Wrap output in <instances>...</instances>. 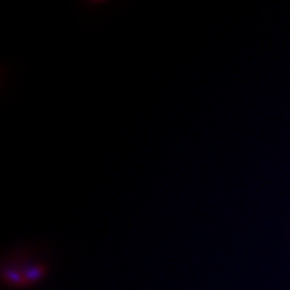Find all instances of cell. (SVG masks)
Segmentation results:
<instances>
[{"mask_svg": "<svg viewBox=\"0 0 290 290\" xmlns=\"http://www.w3.org/2000/svg\"><path fill=\"white\" fill-rule=\"evenodd\" d=\"M50 271L49 261L38 252L18 248L2 259L1 282L11 290L33 288L45 281Z\"/></svg>", "mask_w": 290, "mask_h": 290, "instance_id": "1", "label": "cell"}]
</instances>
